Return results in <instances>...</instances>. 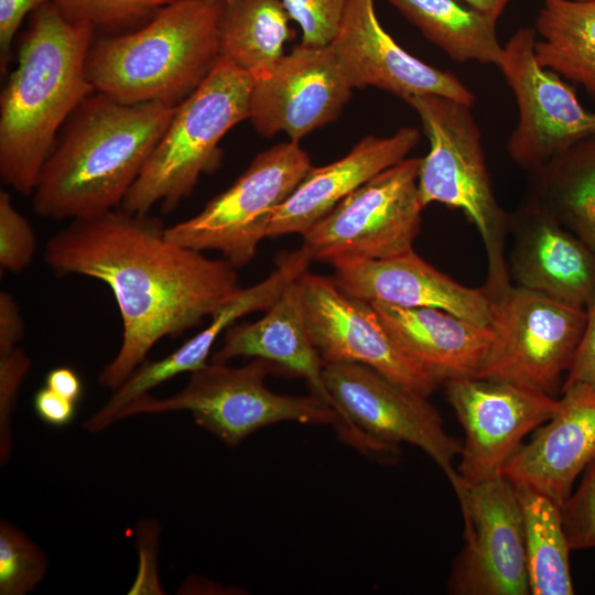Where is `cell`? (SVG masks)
Returning <instances> with one entry per match:
<instances>
[{"label":"cell","mask_w":595,"mask_h":595,"mask_svg":"<svg viewBox=\"0 0 595 595\" xmlns=\"http://www.w3.org/2000/svg\"><path fill=\"white\" fill-rule=\"evenodd\" d=\"M165 228L149 213L117 207L72 219L45 245V263L57 275L96 279L115 296L122 342L98 375L99 385L112 391L160 339L198 326L240 289L227 260L170 240Z\"/></svg>","instance_id":"1"},{"label":"cell","mask_w":595,"mask_h":595,"mask_svg":"<svg viewBox=\"0 0 595 595\" xmlns=\"http://www.w3.org/2000/svg\"><path fill=\"white\" fill-rule=\"evenodd\" d=\"M176 106L89 95L64 125L40 173L32 193L35 214L72 220L119 207Z\"/></svg>","instance_id":"2"},{"label":"cell","mask_w":595,"mask_h":595,"mask_svg":"<svg viewBox=\"0 0 595 595\" xmlns=\"http://www.w3.org/2000/svg\"><path fill=\"white\" fill-rule=\"evenodd\" d=\"M94 32L53 1L32 12L0 96V177L22 195H32L58 130L95 91L86 72Z\"/></svg>","instance_id":"3"},{"label":"cell","mask_w":595,"mask_h":595,"mask_svg":"<svg viewBox=\"0 0 595 595\" xmlns=\"http://www.w3.org/2000/svg\"><path fill=\"white\" fill-rule=\"evenodd\" d=\"M220 0H170L139 29L93 43L95 91L125 104L178 105L220 58Z\"/></svg>","instance_id":"4"},{"label":"cell","mask_w":595,"mask_h":595,"mask_svg":"<svg viewBox=\"0 0 595 595\" xmlns=\"http://www.w3.org/2000/svg\"><path fill=\"white\" fill-rule=\"evenodd\" d=\"M278 367L252 358L240 367L208 363L191 374L178 392L160 399L150 393L125 407L117 420L138 414L188 411L194 422L229 447H236L258 430L284 421L331 425L339 440L364 451L367 440L357 434L329 404L320 398L281 394L266 386Z\"/></svg>","instance_id":"5"},{"label":"cell","mask_w":595,"mask_h":595,"mask_svg":"<svg viewBox=\"0 0 595 595\" xmlns=\"http://www.w3.org/2000/svg\"><path fill=\"white\" fill-rule=\"evenodd\" d=\"M405 102L418 113L430 143L419 170L421 203L458 209L475 225L488 258L484 289L491 296L510 284L505 258L509 214L495 196L472 106L434 94L413 96Z\"/></svg>","instance_id":"6"},{"label":"cell","mask_w":595,"mask_h":595,"mask_svg":"<svg viewBox=\"0 0 595 595\" xmlns=\"http://www.w3.org/2000/svg\"><path fill=\"white\" fill-rule=\"evenodd\" d=\"M252 84L251 74L219 58L203 83L176 106L119 207L149 213L160 205L170 213L188 197L199 177L217 169L225 134L249 119Z\"/></svg>","instance_id":"7"},{"label":"cell","mask_w":595,"mask_h":595,"mask_svg":"<svg viewBox=\"0 0 595 595\" xmlns=\"http://www.w3.org/2000/svg\"><path fill=\"white\" fill-rule=\"evenodd\" d=\"M587 311L519 285L490 296L491 342L476 377L554 397L581 343Z\"/></svg>","instance_id":"8"},{"label":"cell","mask_w":595,"mask_h":595,"mask_svg":"<svg viewBox=\"0 0 595 595\" xmlns=\"http://www.w3.org/2000/svg\"><path fill=\"white\" fill-rule=\"evenodd\" d=\"M421 158H405L365 182L302 237L311 260L333 267L413 249L421 230Z\"/></svg>","instance_id":"9"},{"label":"cell","mask_w":595,"mask_h":595,"mask_svg":"<svg viewBox=\"0 0 595 595\" xmlns=\"http://www.w3.org/2000/svg\"><path fill=\"white\" fill-rule=\"evenodd\" d=\"M312 167L299 142L258 153L240 176L195 216L165 228L166 237L198 251H218L236 269L248 264L263 238L270 214Z\"/></svg>","instance_id":"10"},{"label":"cell","mask_w":595,"mask_h":595,"mask_svg":"<svg viewBox=\"0 0 595 595\" xmlns=\"http://www.w3.org/2000/svg\"><path fill=\"white\" fill-rule=\"evenodd\" d=\"M464 521V545L453 562L447 589L456 595H527L522 515L515 485L500 474L451 484Z\"/></svg>","instance_id":"11"},{"label":"cell","mask_w":595,"mask_h":595,"mask_svg":"<svg viewBox=\"0 0 595 595\" xmlns=\"http://www.w3.org/2000/svg\"><path fill=\"white\" fill-rule=\"evenodd\" d=\"M533 28L518 29L504 45L497 65L518 106V123L506 150L528 173L544 165L576 141L595 136V112L578 101L575 89L534 56Z\"/></svg>","instance_id":"12"},{"label":"cell","mask_w":595,"mask_h":595,"mask_svg":"<svg viewBox=\"0 0 595 595\" xmlns=\"http://www.w3.org/2000/svg\"><path fill=\"white\" fill-rule=\"evenodd\" d=\"M323 376L339 414L356 433L392 445L418 446L450 483L455 480L458 473L453 461L459 455L462 443L446 432L441 414L428 397L363 364H325Z\"/></svg>","instance_id":"13"},{"label":"cell","mask_w":595,"mask_h":595,"mask_svg":"<svg viewBox=\"0 0 595 595\" xmlns=\"http://www.w3.org/2000/svg\"><path fill=\"white\" fill-rule=\"evenodd\" d=\"M464 430L458 476L478 483L502 474L524 436L545 423L559 399L543 391L478 377L443 383Z\"/></svg>","instance_id":"14"},{"label":"cell","mask_w":595,"mask_h":595,"mask_svg":"<svg viewBox=\"0 0 595 595\" xmlns=\"http://www.w3.org/2000/svg\"><path fill=\"white\" fill-rule=\"evenodd\" d=\"M301 283L307 329L324 365L363 364L428 398L439 388L398 345L369 302L346 295L333 278L307 271Z\"/></svg>","instance_id":"15"},{"label":"cell","mask_w":595,"mask_h":595,"mask_svg":"<svg viewBox=\"0 0 595 595\" xmlns=\"http://www.w3.org/2000/svg\"><path fill=\"white\" fill-rule=\"evenodd\" d=\"M353 89L329 45L300 43L253 77L249 119L263 138L284 132L290 141L300 142L337 119Z\"/></svg>","instance_id":"16"},{"label":"cell","mask_w":595,"mask_h":595,"mask_svg":"<svg viewBox=\"0 0 595 595\" xmlns=\"http://www.w3.org/2000/svg\"><path fill=\"white\" fill-rule=\"evenodd\" d=\"M329 46L353 88L376 87L404 101L434 94L475 104L473 91L454 73L424 63L396 42L381 26L375 0H347Z\"/></svg>","instance_id":"17"},{"label":"cell","mask_w":595,"mask_h":595,"mask_svg":"<svg viewBox=\"0 0 595 595\" xmlns=\"http://www.w3.org/2000/svg\"><path fill=\"white\" fill-rule=\"evenodd\" d=\"M310 261L302 247L280 255L275 269L266 279L240 288L212 314L209 324L199 333L162 359H145L84 423V429L90 433L108 429L130 402L180 374H192L205 367L218 336L242 316L267 311L292 280L309 271Z\"/></svg>","instance_id":"18"},{"label":"cell","mask_w":595,"mask_h":595,"mask_svg":"<svg viewBox=\"0 0 595 595\" xmlns=\"http://www.w3.org/2000/svg\"><path fill=\"white\" fill-rule=\"evenodd\" d=\"M508 263L517 285L586 310L595 299V253L528 197L509 214Z\"/></svg>","instance_id":"19"},{"label":"cell","mask_w":595,"mask_h":595,"mask_svg":"<svg viewBox=\"0 0 595 595\" xmlns=\"http://www.w3.org/2000/svg\"><path fill=\"white\" fill-rule=\"evenodd\" d=\"M562 393L554 414L502 470L516 487L544 495L560 507L595 461V387L574 383Z\"/></svg>","instance_id":"20"},{"label":"cell","mask_w":595,"mask_h":595,"mask_svg":"<svg viewBox=\"0 0 595 595\" xmlns=\"http://www.w3.org/2000/svg\"><path fill=\"white\" fill-rule=\"evenodd\" d=\"M332 277L348 296L401 307H434L478 325L490 322V298L484 288L456 282L412 249L377 260H355L334 267Z\"/></svg>","instance_id":"21"},{"label":"cell","mask_w":595,"mask_h":595,"mask_svg":"<svg viewBox=\"0 0 595 595\" xmlns=\"http://www.w3.org/2000/svg\"><path fill=\"white\" fill-rule=\"evenodd\" d=\"M419 130L401 127L388 137L368 136L345 156L313 166L269 216L266 236H303L347 195L385 169L407 158L418 144Z\"/></svg>","instance_id":"22"},{"label":"cell","mask_w":595,"mask_h":595,"mask_svg":"<svg viewBox=\"0 0 595 595\" xmlns=\"http://www.w3.org/2000/svg\"><path fill=\"white\" fill-rule=\"evenodd\" d=\"M301 277L284 288L261 318L231 325L210 363L227 364L236 357L269 360L279 371L303 378L311 394L338 412L324 381L323 360L307 329Z\"/></svg>","instance_id":"23"},{"label":"cell","mask_w":595,"mask_h":595,"mask_svg":"<svg viewBox=\"0 0 595 595\" xmlns=\"http://www.w3.org/2000/svg\"><path fill=\"white\" fill-rule=\"evenodd\" d=\"M369 303L403 351L439 385L477 376L491 342L489 326L441 309Z\"/></svg>","instance_id":"24"},{"label":"cell","mask_w":595,"mask_h":595,"mask_svg":"<svg viewBox=\"0 0 595 595\" xmlns=\"http://www.w3.org/2000/svg\"><path fill=\"white\" fill-rule=\"evenodd\" d=\"M528 174L526 197L595 253V136L576 141Z\"/></svg>","instance_id":"25"},{"label":"cell","mask_w":595,"mask_h":595,"mask_svg":"<svg viewBox=\"0 0 595 595\" xmlns=\"http://www.w3.org/2000/svg\"><path fill=\"white\" fill-rule=\"evenodd\" d=\"M533 29L539 65L581 85L595 104V0H542Z\"/></svg>","instance_id":"26"},{"label":"cell","mask_w":595,"mask_h":595,"mask_svg":"<svg viewBox=\"0 0 595 595\" xmlns=\"http://www.w3.org/2000/svg\"><path fill=\"white\" fill-rule=\"evenodd\" d=\"M281 0H220V58L251 74L267 73L292 37Z\"/></svg>","instance_id":"27"},{"label":"cell","mask_w":595,"mask_h":595,"mask_svg":"<svg viewBox=\"0 0 595 595\" xmlns=\"http://www.w3.org/2000/svg\"><path fill=\"white\" fill-rule=\"evenodd\" d=\"M452 61L498 65L496 21L462 0H386Z\"/></svg>","instance_id":"28"},{"label":"cell","mask_w":595,"mask_h":595,"mask_svg":"<svg viewBox=\"0 0 595 595\" xmlns=\"http://www.w3.org/2000/svg\"><path fill=\"white\" fill-rule=\"evenodd\" d=\"M516 491L522 515L530 594H574L569 561L571 549L563 528L561 507L531 489L516 487Z\"/></svg>","instance_id":"29"},{"label":"cell","mask_w":595,"mask_h":595,"mask_svg":"<svg viewBox=\"0 0 595 595\" xmlns=\"http://www.w3.org/2000/svg\"><path fill=\"white\" fill-rule=\"evenodd\" d=\"M47 555L10 521H0V594L25 595L44 578Z\"/></svg>","instance_id":"30"},{"label":"cell","mask_w":595,"mask_h":595,"mask_svg":"<svg viewBox=\"0 0 595 595\" xmlns=\"http://www.w3.org/2000/svg\"><path fill=\"white\" fill-rule=\"evenodd\" d=\"M170 0H53L72 22L123 30L148 22Z\"/></svg>","instance_id":"31"},{"label":"cell","mask_w":595,"mask_h":595,"mask_svg":"<svg viewBox=\"0 0 595 595\" xmlns=\"http://www.w3.org/2000/svg\"><path fill=\"white\" fill-rule=\"evenodd\" d=\"M36 237L28 219L15 208L11 195L0 191V267L11 273L24 271L36 253Z\"/></svg>","instance_id":"32"},{"label":"cell","mask_w":595,"mask_h":595,"mask_svg":"<svg viewBox=\"0 0 595 595\" xmlns=\"http://www.w3.org/2000/svg\"><path fill=\"white\" fill-rule=\"evenodd\" d=\"M291 20L302 31L301 43L312 47L329 45L345 13L347 0H281Z\"/></svg>","instance_id":"33"},{"label":"cell","mask_w":595,"mask_h":595,"mask_svg":"<svg viewBox=\"0 0 595 595\" xmlns=\"http://www.w3.org/2000/svg\"><path fill=\"white\" fill-rule=\"evenodd\" d=\"M562 522L571 550L595 548V461L561 507Z\"/></svg>","instance_id":"34"},{"label":"cell","mask_w":595,"mask_h":595,"mask_svg":"<svg viewBox=\"0 0 595 595\" xmlns=\"http://www.w3.org/2000/svg\"><path fill=\"white\" fill-rule=\"evenodd\" d=\"M31 368V359L20 348L0 356V461L3 465L11 452V415L23 380Z\"/></svg>","instance_id":"35"},{"label":"cell","mask_w":595,"mask_h":595,"mask_svg":"<svg viewBox=\"0 0 595 595\" xmlns=\"http://www.w3.org/2000/svg\"><path fill=\"white\" fill-rule=\"evenodd\" d=\"M53 0H0V66L8 67L12 42L22 21L30 12Z\"/></svg>","instance_id":"36"},{"label":"cell","mask_w":595,"mask_h":595,"mask_svg":"<svg viewBox=\"0 0 595 595\" xmlns=\"http://www.w3.org/2000/svg\"><path fill=\"white\" fill-rule=\"evenodd\" d=\"M574 383L595 387V299L587 309L585 329L562 389Z\"/></svg>","instance_id":"37"},{"label":"cell","mask_w":595,"mask_h":595,"mask_svg":"<svg viewBox=\"0 0 595 595\" xmlns=\"http://www.w3.org/2000/svg\"><path fill=\"white\" fill-rule=\"evenodd\" d=\"M142 567L139 570L138 577L130 588L129 594H162V587L156 578V572L148 562L149 559L155 560L156 547L159 540V527L153 521L144 522L143 528L139 529L138 534ZM147 593V594H148Z\"/></svg>","instance_id":"38"},{"label":"cell","mask_w":595,"mask_h":595,"mask_svg":"<svg viewBox=\"0 0 595 595\" xmlns=\"http://www.w3.org/2000/svg\"><path fill=\"white\" fill-rule=\"evenodd\" d=\"M77 403L62 397L48 387L39 389L33 398L36 415L44 423L62 428L73 422Z\"/></svg>","instance_id":"39"},{"label":"cell","mask_w":595,"mask_h":595,"mask_svg":"<svg viewBox=\"0 0 595 595\" xmlns=\"http://www.w3.org/2000/svg\"><path fill=\"white\" fill-rule=\"evenodd\" d=\"M24 335V322L19 305L7 291L0 292V356L17 348Z\"/></svg>","instance_id":"40"},{"label":"cell","mask_w":595,"mask_h":595,"mask_svg":"<svg viewBox=\"0 0 595 595\" xmlns=\"http://www.w3.org/2000/svg\"><path fill=\"white\" fill-rule=\"evenodd\" d=\"M45 386L62 397L78 403L83 396V382L79 375L69 367H55L45 377Z\"/></svg>","instance_id":"41"},{"label":"cell","mask_w":595,"mask_h":595,"mask_svg":"<svg viewBox=\"0 0 595 595\" xmlns=\"http://www.w3.org/2000/svg\"><path fill=\"white\" fill-rule=\"evenodd\" d=\"M479 13L498 21L511 0H462Z\"/></svg>","instance_id":"42"}]
</instances>
